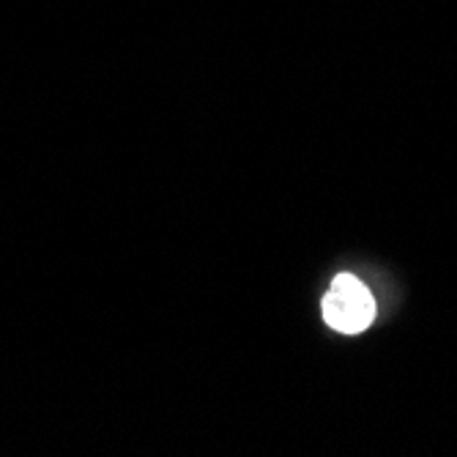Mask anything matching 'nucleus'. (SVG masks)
<instances>
[{
	"label": "nucleus",
	"mask_w": 457,
	"mask_h": 457,
	"mask_svg": "<svg viewBox=\"0 0 457 457\" xmlns=\"http://www.w3.org/2000/svg\"><path fill=\"white\" fill-rule=\"evenodd\" d=\"M320 310L328 328L340 331V335H361V331L372 326L378 312L370 287L353 274L335 277V282L326 290Z\"/></svg>",
	"instance_id": "f257e3e1"
}]
</instances>
